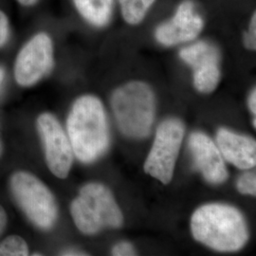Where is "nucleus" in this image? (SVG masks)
Wrapping results in <instances>:
<instances>
[{
    "instance_id": "obj_1",
    "label": "nucleus",
    "mask_w": 256,
    "mask_h": 256,
    "mask_svg": "<svg viewBox=\"0 0 256 256\" xmlns=\"http://www.w3.org/2000/svg\"><path fill=\"white\" fill-rule=\"evenodd\" d=\"M66 129L74 154L80 162L90 164L106 152L110 129L104 106L97 97L84 95L75 101Z\"/></svg>"
},
{
    "instance_id": "obj_2",
    "label": "nucleus",
    "mask_w": 256,
    "mask_h": 256,
    "mask_svg": "<svg viewBox=\"0 0 256 256\" xmlns=\"http://www.w3.org/2000/svg\"><path fill=\"white\" fill-rule=\"evenodd\" d=\"M191 230L194 239L218 252H238L248 239L246 220L227 204L203 205L192 214Z\"/></svg>"
},
{
    "instance_id": "obj_3",
    "label": "nucleus",
    "mask_w": 256,
    "mask_h": 256,
    "mask_svg": "<svg viewBox=\"0 0 256 256\" xmlns=\"http://www.w3.org/2000/svg\"><path fill=\"white\" fill-rule=\"evenodd\" d=\"M111 106L120 131L128 137L142 138L150 134L155 119V94L142 81H130L116 88Z\"/></svg>"
},
{
    "instance_id": "obj_4",
    "label": "nucleus",
    "mask_w": 256,
    "mask_h": 256,
    "mask_svg": "<svg viewBox=\"0 0 256 256\" xmlns=\"http://www.w3.org/2000/svg\"><path fill=\"white\" fill-rule=\"evenodd\" d=\"M76 227L84 234H95L106 227L120 228L122 214L110 190L100 183H88L70 206Z\"/></svg>"
},
{
    "instance_id": "obj_5",
    "label": "nucleus",
    "mask_w": 256,
    "mask_h": 256,
    "mask_svg": "<svg viewBox=\"0 0 256 256\" xmlns=\"http://www.w3.org/2000/svg\"><path fill=\"white\" fill-rule=\"evenodd\" d=\"M12 191L28 220L41 229H50L57 218L54 196L36 176L18 172L10 180Z\"/></svg>"
},
{
    "instance_id": "obj_6",
    "label": "nucleus",
    "mask_w": 256,
    "mask_h": 256,
    "mask_svg": "<svg viewBox=\"0 0 256 256\" xmlns=\"http://www.w3.org/2000/svg\"><path fill=\"white\" fill-rule=\"evenodd\" d=\"M184 137V126L178 119H167L156 129L155 140L144 164V171L164 184L171 182Z\"/></svg>"
},
{
    "instance_id": "obj_7",
    "label": "nucleus",
    "mask_w": 256,
    "mask_h": 256,
    "mask_svg": "<svg viewBox=\"0 0 256 256\" xmlns=\"http://www.w3.org/2000/svg\"><path fill=\"white\" fill-rule=\"evenodd\" d=\"M54 46L46 32H38L22 46L14 63V78L22 86H32L52 72Z\"/></svg>"
},
{
    "instance_id": "obj_8",
    "label": "nucleus",
    "mask_w": 256,
    "mask_h": 256,
    "mask_svg": "<svg viewBox=\"0 0 256 256\" xmlns=\"http://www.w3.org/2000/svg\"><path fill=\"white\" fill-rule=\"evenodd\" d=\"M180 57L192 70V84L198 92L209 94L221 81V54L218 48L206 40L192 41L183 46Z\"/></svg>"
},
{
    "instance_id": "obj_9",
    "label": "nucleus",
    "mask_w": 256,
    "mask_h": 256,
    "mask_svg": "<svg viewBox=\"0 0 256 256\" xmlns=\"http://www.w3.org/2000/svg\"><path fill=\"white\" fill-rule=\"evenodd\" d=\"M204 27L205 20L198 12L196 3L192 0H182L170 18L156 27L154 36L162 46H178L196 40Z\"/></svg>"
},
{
    "instance_id": "obj_10",
    "label": "nucleus",
    "mask_w": 256,
    "mask_h": 256,
    "mask_svg": "<svg viewBox=\"0 0 256 256\" xmlns=\"http://www.w3.org/2000/svg\"><path fill=\"white\" fill-rule=\"evenodd\" d=\"M37 128L45 148L46 164L52 174L66 178L74 162V150L68 138L54 115L44 113L37 120Z\"/></svg>"
},
{
    "instance_id": "obj_11",
    "label": "nucleus",
    "mask_w": 256,
    "mask_h": 256,
    "mask_svg": "<svg viewBox=\"0 0 256 256\" xmlns=\"http://www.w3.org/2000/svg\"><path fill=\"white\" fill-rule=\"evenodd\" d=\"M194 164L208 182L220 184L227 180L229 173L218 146L202 132H194L189 138Z\"/></svg>"
},
{
    "instance_id": "obj_12",
    "label": "nucleus",
    "mask_w": 256,
    "mask_h": 256,
    "mask_svg": "<svg viewBox=\"0 0 256 256\" xmlns=\"http://www.w3.org/2000/svg\"><path fill=\"white\" fill-rule=\"evenodd\" d=\"M216 146L222 156L239 169L248 170L256 164V142L252 138L221 128L216 134Z\"/></svg>"
},
{
    "instance_id": "obj_13",
    "label": "nucleus",
    "mask_w": 256,
    "mask_h": 256,
    "mask_svg": "<svg viewBox=\"0 0 256 256\" xmlns=\"http://www.w3.org/2000/svg\"><path fill=\"white\" fill-rule=\"evenodd\" d=\"M80 18L96 28H106L112 21L116 0H72Z\"/></svg>"
},
{
    "instance_id": "obj_14",
    "label": "nucleus",
    "mask_w": 256,
    "mask_h": 256,
    "mask_svg": "<svg viewBox=\"0 0 256 256\" xmlns=\"http://www.w3.org/2000/svg\"><path fill=\"white\" fill-rule=\"evenodd\" d=\"M158 0H116L120 18L131 27H136L146 20Z\"/></svg>"
},
{
    "instance_id": "obj_15",
    "label": "nucleus",
    "mask_w": 256,
    "mask_h": 256,
    "mask_svg": "<svg viewBox=\"0 0 256 256\" xmlns=\"http://www.w3.org/2000/svg\"><path fill=\"white\" fill-rule=\"evenodd\" d=\"M28 256L27 243L18 236H12L0 243V256Z\"/></svg>"
},
{
    "instance_id": "obj_16",
    "label": "nucleus",
    "mask_w": 256,
    "mask_h": 256,
    "mask_svg": "<svg viewBox=\"0 0 256 256\" xmlns=\"http://www.w3.org/2000/svg\"><path fill=\"white\" fill-rule=\"evenodd\" d=\"M243 45L248 50L256 52V10H254L250 14L246 30L243 32L242 36Z\"/></svg>"
},
{
    "instance_id": "obj_17",
    "label": "nucleus",
    "mask_w": 256,
    "mask_h": 256,
    "mask_svg": "<svg viewBox=\"0 0 256 256\" xmlns=\"http://www.w3.org/2000/svg\"><path fill=\"white\" fill-rule=\"evenodd\" d=\"M238 189L244 194H256V176L254 172H246L238 180Z\"/></svg>"
},
{
    "instance_id": "obj_18",
    "label": "nucleus",
    "mask_w": 256,
    "mask_h": 256,
    "mask_svg": "<svg viewBox=\"0 0 256 256\" xmlns=\"http://www.w3.org/2000/svg\"><path fill=\"white\" fill-rule=\"evenodd\" d=\"M10 28L7 14L0 10V48L4 46L10 38Z\"/></svg>"
},
{
    "instance_id": "obj_19",
    "label": "nucleus",
    "mask_w": 256,
    "mask_h": 256,
    "mask_svg": "<svg viewBox=\"0 0 256 256\" xmlns=\"http://www.w3.org/2000/svg\"><path fill=\"white\" fill-rule=\"evenodd\" d=\"M112 254L116 256H136V250L134 247L128 242H120L115 245L112 248Z\"/></svg>"
},
{
    "instance_id": "obj_20",
    "label": "nucleus",
    "mask_w": 256,
    "mask_h": 256,
    "mask_svg": "<svg viewBox=\"0 0 256 256\" xmlns=\"http://www.w3.org/2000/svg\"><path fill=\"white\" fill-rule=\"evenodd\" d=\"M248 106L252 113L256 116V88L252 90L248 97Z\"/></svg>"
},
{
    "instance_id": "obj_21",
    "label": "nucleus",
    "mask_w": 256,
    "mask_h": 256,
    "mask_svg": "<svg viewBox=\"0 0 256 256\" xmlns=\"http://www.w3.org/2000/svg\"><path fill=\"white\" fill-rule=\"evenodd\" d=\"M7 223V216L4 209L2 208V206H0V234L2 232V230L5 228Z\"/></svg>"
},
{
    "instance_id": "obj_22",
    "label": "nucleus",
    "mask_w": 256,
    "mask_h": 256,
    "mask_svg": "<svg viewBox=\"0 0 256 256\" xmlns=\"http://www.w3.org/2000/svg\"><path fill=\"white\" fill-rule=\"evenodd\" d=\"M40 0H18L19 4L23 7H32L37 4Z\"/></svg>"
},
{
    "instance_id": "obj_23",
    "label": "nucleus",
    "mask_w": 256,
    "mask_h": 256,
    "mask_svg": "<svg viewBox=\"0 0 256 256\" xmlns=\"http://www.w3.org/2000/svg\"><path fill=\"white\" fill-rule=\"evenodd\" d=\"M64 256H84V254H79V252H75V250H70V252H66V254H63Z\"/></svg>"
},
{
    "instance_id": "obj_24",
    "label": "nucleus",
    "mask_w": 256,
    "mask_h": 256,
    "mask_svg": "<svg viewBox=\"0 0 256 256\" xmlns=\"http://www.w3.org/2000/svg\"><path fill=\"white\" fill-rule=\"evenodd\" d=\"M4 70L2 68H0V84H1V82L3 81V79H4Z\"/></svg>"
}]
</instances>
